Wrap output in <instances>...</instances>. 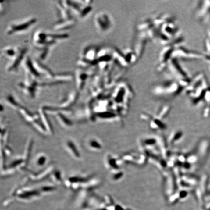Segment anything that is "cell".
I'll list each match as a JSON object with an SVG mask.
<instances>
[{
	"instance_id": "cell-1",
	"label": "cell",
	"mask_w": 210,
	"mask_h": 210,
	"mask_svg": "<svg viewBox=\"0 0 210 210\" xmlns=\"http://www.w3.org/2000/svg\"><path fill=\"white\" fill-rule=\"evenodd\" d=\"M69 35L66 33H48L42 31H37L33 36L34 47L37 51L50 48L55 45L58 41L69 38Z\"/></svg>"
},
{
	"instance_id": "cell-2",
	"label": "cell",
	"mask_w": 210,
	"mask_h": 210,
	"mask_svg": "<svg viewBox=\"0 0 210 210\" xmlns=\"http://www.w3.org/2000/svg\"><path fill=\"white\" fill-rule=\"evenodd\" d=\"M54 83L49 81L34 80L29 77H25L24 80L17 84V88L25 95L31 98H35L39 90L46 87L55 86Z\"/></svg>"
},
{
	"instance_id": "cell-3",
	"label": "cell",
	"mask_w": 210,
	"mask_h": 210,
	"mask_svg": "<svg viewBox=\"0 0 210 210\" xmlns=\"http://www.w3.org/2000/svg\"><path fill=\"white\" fill-rule=\"evenodd\" d=\"M37 21L36 18L30 17L23 20L12 23L6 28V35L10 36L26 31L34 26Z\"/></svg>"
},
{
	"instance_id": "cell-4",
	"label": "cell",
	"mask_w": 210,
	"mask_h": 210,
	"mask_svg": "<svg viewBox=\"0 0 210 210\" xmlns=\"http://www.w3.org/2000/svg\"><path fill=\"white\" fill-rule=\"evenodd\" d=\"M95 76L96 71L94 68L89 70L77 69L74 75L77 90L79 91H83L90 79H93Z\"/></svg>"
},
{
	"instance_id": "cell-5",
	"label": "cell",
	"mask_w": 210,
	"mask_h": 210,
	"mask_svg": "<svg viewBox=\"0 0 210 210\" xmlns=\"http://www.w3.org/2000/svg\"><path fill=\"white\" fill-rule=\"evenodd\" d=\"M94 23L99 31L107 32L113 27V21L111 16L106 12H101L96 14L94 18Z\"/></svg>"
},
{
	"instance_id": "cell-6",
	"label": "cell",
	"mask_w": 210,
	"mask_h": 210,
	"mask_svg": "<svg viewBox=\"0 0 210 210\" xmlns=\"http://www.w3.org/2000/svg\"><path fill=\"white\" fill-rule=\"evenodd\" d=\"M27 48L18 47L16 55L9 60L6 66V70L9 73H13L18 71L20 66L22 65L24 59L27 56Z\"/></svg>"
},
{
	"instance_id": "cell-7",
	"label": "cell",
	"mask_w": 210,
	"mask_h": 210,
	"mask_svg": "<svg viewBox=\"0 0 210 210\" xmlns=\"http://www.w3.org/2000/svg\"><path fill=\"white\" fill-rule=\"evenodd\" d=\"M33 63L37 73L43 81H50L53 79L55 73L38 59H32Z\"/></svg>"
},
{
	"instance_id": "cell-8",
	"label": "cell",
	"mask_w": 210,
	"mask_h": 210,
	"mask_svg": "<svg viewBox=\"0 0 210 210\" xmlns=\"http://www.w3.org/2000/svg\"><path fill=\"white\" fill-rule=\"evenodd\" d=\"M198 17L205 23L210 22V1L201 2L198 6Z\"/></svg>"
},
{
	"instance_id": "cell-9",
	"label": "cell",
	"mask_w": 210,
	"mask_h": 210,
	"mask_svg": "<svg viewBox=\"0 0 210 210\" xmlns=\"http://www.w3.org/2000/svg\"><path fill=\"white\" fill-rule=\"evenodd\" d=\"M59 20H68L74 18L70 10L64 3L63 1H58L55 4Z\"/></svg>"
},
{
	"instance_id": "cell-10",
	"label": "cell",
	"mask_w": 210,
	"mask_h": 210,
	"mask_svg": "<svg viewBox=\"0 0 210 210\" xmlns=\"http://www.w3.org/2000/svg\"><path fill=\"white\" fill-rule=\"evenodd\" d=\"M76 24V20L75 19L68 20H58L53 24V29L55 32L63 33L61 32L65 31L71 29L72 28L75 27Z\"/></svg>"
},
{
	"instance_id": "cell-11",
	"label": "cell",
	"mask_w": 210,
	"mask_h": 210,
	"mask_svg": "<svg viewBox=\"0 0 210 210\" xmlns=\"http://www.w3.org/2000/svg\"><path fill=\"white\" fill-rule=\"evenodd\" d=\"M99 48L96 46L89 45L83 49L80 58H84L91 61L97 60V55Z\"/></svg>"
},
{
	"instance_id": "cell-12",
	"label": "cell",
	"mask_w": 210,
	"mask_h": 210,
	"mask_svg": "<svg viewBox=\"0 0 210 210\" xmlns=\"http://www.w3.org/2000/svg\"><path fill=\"white\" fill-rule=\"evenodd\" d=\"M75 79L74 75L70 72H63L55 73L51 81L58 85L66 84L72 81Z\"/></svg>"
},
{
	"instance_id": "cell-13",
	"label": "cell",
	"mask_w": 210,
	"mask_h": 210,
	"mask_svg": "<svg viewBox=\"0 0 210 210\" xmlns=\"http://www.w3.org/2000/svg\"><path fill=\"white\" fill-rule=\"evenodd\" d=\"M18 47L7 46L3 48L2 54L5 58H7L9 59V60H10L16 55L18 52Z\"/></svg>"
},
{
	"instance_id": "cell-14",
	"label": "cell",
	"mask_w": 210,
	"mask_h": 210,
	"mask_svg": "<svg viewBox=\"0 0 210 210\" xmlns=\"http://www.w3.org/2000/svg\"><path fill=\"white\" fill-rule=\"evenodd\" d=\"M205 44L207 55H210V40L209 38H207Z\"/></svg>"
}]
</instances>
